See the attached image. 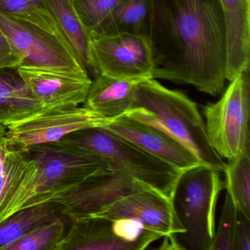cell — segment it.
I'll return each instance as SVG.
<instances>
[{"label": "cell", "instance_id": "obj_17", "mask_svg": "<svg viewBox=\"0 0 250 250\" xmlns=\"http://www.w3.org/2000/svg\"><path fill=\"white\" fill-rule=\"evenodd\" d=\"M140 83L100 74L92 81L83 106L106 119L119 118L132 108Z\"/></svg>", "mask_w": 250, "mask_h": 250}, {"label": "cell", "instance_id": "obj_6", "mask_svg": "<svg viewBox=\"0 0 250 250\" xmlns=\"http://www.w3.org/2000/svg\"><path fill=\"white\" fill-rule=\"evenodd\" d=\"M230 83L218 102L202 106L210 144L228 160L250 153V68Z\"/></svg>", "mask_w": 250, "mask_h": 250}, {"label": "cell", "instance_id": "obj_14", "mask_svg": "<svg viewBox=\"0 0 250 250\" xmlns=\"http://www.w3.org/2000/svg\"><path fill=\"white\" fill-rule=\"evenodd\" d=\"M18 69L34 97L46 109L83 104L92 84L88 74L24 66Z\"/></svg>", "mask_w": 250, "mask_h": 250}, {"label": "cell", "instance_id": "obj_1", "mask_svg": "<svg viewBox=\"0 0 250 250\" xmlns=\"http://www.w3.org/2000/svg\"><path fill=\"white\" fill-rule=\"evenodd\" d=\"M148 39L153 79L212 96L223 93L227 45L220 0H153Z\"/></svg>", "mask_w": 250, "mask_h": 250}, {"label": "cell", "instance_id": "obj_21", "mask_svg": "<svg viewBox=\"0 0 250 250\" xmlns=\"http://www.w3.org/2000/svg\"><path fill=\"white\" fill-rule=\"evenodd\" d=\"M153 0H123L104 24L99 34L131 33L148 38Z\"/></svg>", "mask_w": 250, "mask_h": 250}, {"label": "cell", "instance_id": "obj_15", "mask_svg": "<svg viewBox=\"0 0 250 250\" xmlns=\"http://www.w3.org/2000/svg\"><path fill=\"white\" fill-rule=\"evenodd\" d=\"M226 35V80L250 68V0H220Z\"/></svg>", "mask_w": 250, "mask_h": 250}, {"label": "cell", "instance_id": "obj_5", "mask_svg": "<svg viewBox=\"0 0 250 250\" xmlns=\"http://www.w3.org/2000/svg\"><path fill=\"white\" fill-rule=\"evenodd\" d=\"M23 150L36 161L39 169L34 195L26 208L52 201L88 178L112 169L97 155L61 141L33 145Z\"/></svg>", "mask_w": 250, "mask_h": 250}, {"label": "cell", "instance_id": "obj_22", "mask_svg": "<svg viewBox=\"0 0 250 250\" xmlns=\"http://www.w3.org/2000/svg\"><path fill=\"white\" fill-rule=\"evenodd\" d=\"M224 188L237 210L250 219V153H243L225 163Z\"/></svg>", "mask_w": 250, "mask_h": 250}, {"label": "cell", "instance_id": "obj_26", "mask_svg": "<svg viewBox=\"0 0 250 250\" xmlns=\"http://www.w3.org/2000/svg\"><path fill=\"white\" fill-rule=\"evenodd\" d=\"M238 210L226 193L217 229L210 250H233Z\"/></svg>", "mask_w": 250, "mask_h": 250}, {"label": "cell", "instance_id": "obj_12", "mask_svg": "<svg viewBox=\"0 0 250 250\" xmlns=\"http://www.w3.org/2000/svg\"><path fill=\"white\" fill-rule=\"evenodd\" d=\"M143 183L122 171L112 169L88 178L52 201L62 205V213L70 220H77L94 216L112 200Z\"/></svg>", "mask_w": 250, "mask_h": 250}, {"label": "cell", "instance_id": "obj_25", "mask_svg": "<svg viewBox=\"0 0 250 250\" xmlns=\"http://www.w3.org/2000/svg\"><path fill=\"white\" fill-rule=\"evenodd\" d=\"M90 35L99 34L105 21L123 0H71Z\"/></svg>", "mask_w": 250, "mask_h": 250}, {"label": "cell", "instance_id": "obj_28", "mask_svg": "<svg viewBox=\"0 0 250 250\" xmlns=\"http://www.w3.org/2000/svg\"><path fill=\"white\" fill-rule=\"evenodd\" d=\"M21 61L9 41L0 29V68H18Z\"/></svg>", "mask_w": 250, "mask_h": 250}, {"label": "cell", "instance_id": "obj_30", "mask_svg": "<svg viewBox=\"0 0 250 250\" xmlns=\"http://www.w3.org/2000/svg\"><path fill=\"white\" fill-rule=\"evenodd\" d=\"M7 128L6 127L4 126V125H1L0 124V137H2V136L5 135V132H6Z\"/></svg>", "mask_w": 250, "mask_h": 250}, {"label": "cell", "instance_id": "obj_24", "mask_svg": "<svg viewBox=\"0 0 250 250\" xmlns=\"http://www.w3.org/2000/svg\"><path fill=\"white\" fill-rule=\"evenodd\" d=\"M68 221V218H62L39 227L5 250H58L66 234Z\"/></svg>", "mask_w": 250, "mask_h": 250}, {"label": "cell", "instance_id": "obj_11", "mask_svg": "<svg viewBox=\"0 0 250 250\" xmlns=\"http://www.w3.org/2000/svg\"><path fill=\"white\" fill-rule=\"evenodd\" d=\"M102 127L181 172L203 164L182 142L153 121L124 115Z\"/></svg>", "mask_w": 250, "mask_h": 250}, {"label": "cell", "instance_id": "obj_9", "mask_svg": "<svg viewBox=\"0 0 250 250\" xmlns=\"http://www.w3.org/2000/svg\"><path fill=\"white\" fill-rule=\"evenodd\" d=\"M112 121L84 106L46 109L8 127L5 136L10 143L24 149L33 145L58 141L84 128L104 126Z\"/></svg>", "mask_w": 250, "mask_h": 250}, {"label": "cell", "instance_id": "obj_13", "mask_svg": "<svg viewBox=\"0 0 250 250\" xmlns=\"http://www.w3.org/2000/svg\"><path fill=\"white\" fill-rule=\"evenodd\" d=\"M38 165L23 149L0 137V222L24 208L34 195Z\"/></svg>", "mask_w": 250, "mask_h": 250}, {"label": "cell", "instance_id": "obj_4", "mask_svg": "<svg viewBox=\"0 0 250 250\" xmlns=\"http://www.w3.org/2000/svg\"><path fill=\"white\" fill-rule=\"evenodd\" d=\"M224 188L219 171L200 164L182 171L172 196L175 213L185 232L184 250H210L215 235L216 204Z\"/></svg>", "mask_w": 250, "mask_h": 250}, {"label": "cell", "instance_id": "obj_19", "mask_svg": "<svg viewBox=\"0 0 250 250\" xmlns=\"http://www.w3.org/2000/svg\"><path fill=\"white\" fill-rule=\"evenodd\" d=\"M46 8L55 20L67 43L80 58L87 71L95 78L97 71L92 52L91 37L82 22L71 0H44Z\"/></svg>", "mask_w": 250, "mask_h": 250}, {"label": "cell", "instance_id": "obj_18", "mask_svg": "<svg viewBox=\"0 0 250 250\" xmlns=\"http://www.w3.org/2000/svg\"><path fill=\"white\" fill-rule=\"evenodd\" d=\"M18 68H0V124L6 128L46 109L34 97Z\"/></svg>", "mask_w": 250, "mask_h": 250}, {"label": "cell", "instance_id": "obj_20", "mask_svg": "<svg viewBox=\"0 0 250 250\" xmlns=\"http://www.w3.org/2000/svg\"><path fill=\"white\" fill-rule=\"evenodd\" d=\"M62 218L68 217L62 213V205L55 201L18 210L0 222V250H5L39 227Z\"/></svg>", "mask_w": 250, "mask_h": 250}, {"label": "cell", "instance_id": "obj_2", "mask_svg": "<svg viewBox=\"0 0 250 250\" xmlns=\"http://www.w3.org/2000/svg\"><path fill=\"white\" fill-rule=\"evenodd\" d=\"M125 115L156 123L194 152L202 163L223 172L225 162L210 144L197 104L182 92L167 88L156 79L140 82L132 108Z\"/></svg>", "mask_w": 250, "mask_h": 250}, {"label": "cell", "instance_id": "obj_27", "mask_svg": "<svg viewBox=\"0 0 250 250\" xmlns=\"http://www.w3.org/2000/svg\"><path fill=\"white\" fill-rule=\"evenodd\" d=\"M250 250V219L238 211L233 250Z\"/></svg>", "mask_w": 250, "mask_h": 250}, {"label": "cell", "instance_id": "obj_23", "mask_svg": "<svg viewBox=\"0 0 250 250\" xmlns=\"http://www.w3.org/2000/svg\"><path fill=\"white\" fill-rule=\"evenodd\" d=\"M0 15L28 21L61 34L44 0H0Z\"/></svg>", "mask_w": 250, "mask_h": 250}, {"label": "cell", "instance_id": "obj_7", "mask_svg": "<svg viewBox=\"0 0 250 250\" xmlns=\"http://www.w3.org/2000/svg\"><path fill=\"white\" fill-rule=\"evenodd\" d=\"M0 29L21 61L20 66L88 74L63 36L28 21L0 15Z\"/></svg>", "mask_w": 250, "mask_h": 250}, {"label": "cell", "instance_id": "obj_8", "mask_svg": "<svg viewBox=\"0 0 250 250\" xmlns=\"http://www.w3.org/2000/svg\"><path fill=\"white\" fill-rule=\"evenodd\" d=\"M90 37L97 77L104 74L140 82L153 79L148 38L125 33L94 34Z\"/></svg>", "mask_w": 250, "mask_h": 250}, {"label": "cell", "instance_id": "obj_3", "mask_svg": "<svg viewBox=\"0 0 250 250\" xmlns=\"http://www.w3.org/2000/svg\"><path fill=\"white\" fill-rule=\"evenodd\" d=\"M58 141L94 153L111 169L122 171L172 198L181 171L103 127L74 131Z\"/></svg>", "mask_w": 250, "mask_h": 250}, {"label": "cell", "instance_id": "obj_16", "mask_svg": "<svg viewBox=\"0 0 250 250\" xmlns=\"http://www.w3.org/2000/svg\"><path fill=\"white\" fill-rule=\"evenodd\" d=\"M58 250H135L115 233L112 221L91 216L71 221Z\"/></svg>", "mask_w": 250, "mask_h": 250}, {"label": "cell", "instance_id": "obj_10", "mask_svg": "<svg viewBox=\"0 0 250 250\" xmlns=\"http://www.w3.org/2000/svg\"><path fill=\"white\" fill-rule=\"evenodd\" d=\"M94 216L135 219L162 237L185 232L175 213L172 199L145 183L112 200Z\"/></svg>", "mask_w": 250, "mask_h": 250}, {"label": "cell", "instance_id": "obj_29", "mask_svg": "<svg viewBox=\"0 0 250 250\" xmlns=\"http://www.w3.org/2000/svg\"><path fill=\"white\" fill-rule=\"evenodd\" d=\"M164 238L163 242L159 247L160 250H184L176 235H167Z\"/></svg>", "mask_w": 250, "mask_h": 250}]
</instances>
